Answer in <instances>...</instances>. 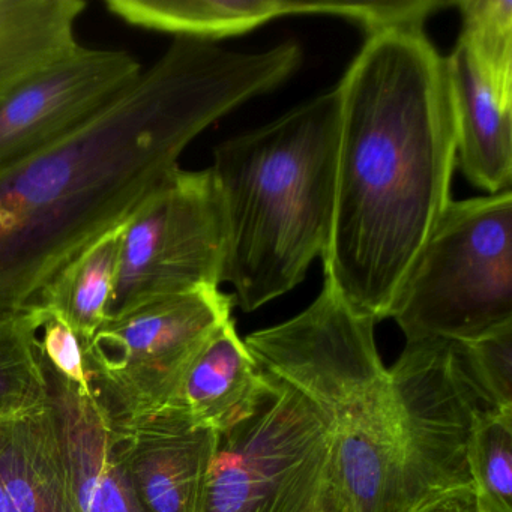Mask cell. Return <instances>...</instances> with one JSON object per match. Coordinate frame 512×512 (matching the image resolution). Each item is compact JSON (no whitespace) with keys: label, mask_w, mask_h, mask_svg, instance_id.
Instances as JSON below:
<instances>
[{"label":"cell","mask_w":512,"mask_h":512,"mask_svg":"<svg viewBox=\"0 0 512 512\" xmlns=\"http://www.w3.org/2000/svg\"><path fill=\"white\" fill-rule=\"evenodd\" d=\"M467 346L497 403L512 410V325L470 341Z\"/></svg>","instance_id":"22"},{"label":"cell","mask_w":512,"mask_h":512,"mask_svg":"<svg viewBox=\"0 0 512 512\" xmlns=\"http://www.w3.org/2000/svg\"><path fill=\"white\" fill-rule=\"evenodd\" d=\"M40 359L65 463L82 512H143L116 454L112 431L88 392L64 379L41 353Z\"/></svg>","instance_id":"13"},{"label":"cell","mask_w":512,"mask_h":512,"mask_svg":"<svg viewBox=\"0 0 512 512\" xmlns=\"http://www.w3.org/2000/svg\"><path fill=\"white\" fill-rule=\"evenodd\" d=\"M470 484L484 512H512V412L481 419L467 451Z\"/></svg>","instance_id":"20"},{"label":"cell","mask_w":512,"mask_h":512,"mask_svg":"<svg viewBox=\"0 0 512 512\" xmlns=\"http://www.w3.org/2000/svg\"><path fill=\"white\" fill-rule=\"evenodd\" d=\"M457 166L488 194L511 190L512 73L481 61L460 40L445 58Z\"/></svg>","instance_id":"12"},{"label":"cell","mask_w":512,"mask_h":512,"mask_svg":"<svg viewBox=\"0 0 512 512\" xmlns=\"http://www.w3.org/2000/svg\"><path fill=\"white\" fill-rule=\"evenodd\" d=\"M220 287L164 296L109 317L83 343L88 394L118 431L166 409L209 338L232 319Z\"/></svg>","instance_id":"7"},{"label":"cell","mask_w":512,"mask_h":512,"mask_svg":"<svg viewBox=\"0 0 512 512\" xmlns=\"http://www.w3.org/2000/svg\"><path fill=\"white\" fill-rule=\"evenodd\" d=\"M374 326L325 280L310 307L244 343L260 370L304 395L331 425L338 476L355 512H395L397 422Z\"/></svg>","instance_id":"4"},{"label":"cell","mask_w":512,"mask_h":512,"mask_svg":"<svg viewBox=\"0 0 512 512\" xmlns=\"http://www.w3.org/2000/svg\"><path fill=\"white\" fill-rule=\"evenodd\" d=\"M389 319L406 341L470 343L512 325V193L449 203Z\"/></svg>","instance_id":"5"},{"label":"cell","mask_w":512,"mask_h":512,"mask_svg":"<svg viewBox=\"0 0 512 512\" xmlns=\"http://www.w3.org/2000/svg\"><path fill=\"white\" fill-rule=\"evenodd\" d=\"M337 89L340 145L325 280L377 323L389 319L452 202L457 145L445 58L421 25L371 32Z\"/></svg>","instance_id":"2"},{"label":"cell","mask_w":512,"mask_h":512,"mask_svg":"<svg viewBox=\"0 0 512 512\" xmlns=\"http://www.w3.org/2000/svg\"><path fill=\"white\" fill-rule=\"evenodd\" d=\"M46 310L40 305L0 311V425L46 406L47 380L38 335Z\"/></svg>","instance_id":"19"},{"label":"cell","mask_w":512,"mask_h":512,"mask_svg":"<svg viewBox=\"0 0 512 512\" xmlns=\"http://www.w3.org/2000/svg\"><path fill=\"white\" fill-rule=\"evenodd\" d=\"M0 512H10L7 493H5L4 482L0 478Z\"/></svg>","instance_id":"26"},{"label":"cell","mask_w":512,"mask_h":512,"mask_svg":"<svg viewBox=\"0 0 512 512\" xmlns=\"http://www.w3.org/2000/svg\"><path fill=\"white\" fill-rule=\"evenodd\" d=\"M0 478L10 512H82L49 398L41 409L0 425Z\"/></svg>","instance_id":"16"},{"label":"cell","mask_w":512,"mask_h":512,"mask_svg":"<svg viewBox=\"0 0 512 512\" xmlns=\"http://www.w3.org/2000/svg\"><path fill=\"white\" fill-rule=\"evenodd\" d=\"M110 431L143 512H200L217 433L172 407Z\"/></svg>","instance_id":"11"},{"label":"cell","mask_w":512,"mask_h":512,"mask_svg":"<svg viewBox=\"0 0 512 512\" xmlns=\"http://www.w3.org/2000/svg\"><path fill=\"white\" fill-rule=\"evenodd\" d=\"M143 68L124 50L79 44L0 92V170L67 139L118 100Z\"/></svg>","instance_id":"10"},{"label":"cell","mask_w":512,"mask_h":512,"mask_svg":"<svg viewBox=\"0 0 512 512\" xmlns=\"http://www.w3.org/2000/svg\"><path fill=\"white\" fill-rule=\"evenodd\" d=\"M224 220L211 169L167 176L122 233L109 317L164 296L220 287Z\"/></svg>","instance_id":"9"},{"label":"cell","mask_w":512,"mask_h":512,"mask_svg":"<svg viewBox=\"0 0 512 512\" xmlns=\"http://www.w3.org/2000/svg\"><path fill=\"white\" fill-rule=\"evenodd\" d=\"M295 47L260 53L175 38L106 110L0 170V311L37 307L44 287L121 226L218 119L298 71Z\"/></svg>","instance_id":"1"},{"label":"cell","mask_w":512,"mask_h":512,"mask_svg":"<svg viewBox=\"0 0 512 512\" xmlns=\"http://www.w3.org/2000/svg\"><path fill=\"white\" fill-rule=\"evenodd\" d=\"M125 223L83 248L44 287L38 299L40 307L64 320L83 343L94 337L109 316Z\"/></svg>","instance_id":"18"},{"label":"cell","mask_w":512,"mask_h":512,"mask_svg":"<svg viewBox=\"0 0 512 512\" xmlns=\"http://www.w3.org/2000/svg\"><path fill=\"white\" fill-rule=\"evenodd\" d=\"M85 0H0V92L79 46Z\"/></svg>","instance_id":"17"},{"label":"cell","mask_w":512,"mask_h":512,"mask_svg":"<svg viewBox=\"0 0 512 512\" xmlns=\"http://www.w3.org/2000/svg\"><path fill=\"white\" fill-rule=\"evenodd\" d=\"M104 7L133 28L211 43L253 31L278 17L328 14L353 20L356 16L355 2L107 0Z\"/></svg>","instance_id":"14"},{"label":"cell","mask_w":512,"mask_h":512,"mask_svg":"<svg viewBox=\"0 0 512 512\" xmlns=\"http://www.w3.org/2000/svg\"><path fill=\"white\" fill-rule=\"evenodd\" d=\"M263 391L265 373L239 337L235 320L229 319L200 350L167 407L223 434L253 415Z\"/></svg>","instance_id":"15"},{"label":"cell","mask_w":512,"mask_h":512,"mask_svg":"<svg viewBox=\"0 0 512 512\" xmlns=\"http://www.w3.org/2000/svg\"><path fill=\"white\" fill-rule=\"evenodd\" d=\"M413 512H484L476 502L472 485L448 491Z\"/></svg>","instance_id":"24"},{"label":"cell","mask_w":512,"mask_h":512,"mask_svg":"<svg viewBox=\"0 0 512 512\" xmlns=\"http://www.w3.org/2000/svg\"><path fill=\"white\" fill-rule=\"evenodd\" d=\"M398 439L395 512H413L470 484L467 451L481 419L503 409L467 343L406 341L388 368Z\"/></svg>","instance_id":"6"},{"label":"cell","mask_w":512,"mask_h":512,"mask_svg":"<svg viewBox=\"0 0 512 512\" xmlns=\"http://www.w3.org/2000/svg\"><path fill=\"white\" fill-rule=\"evenodd\" d=\"M304 512H355L341 484L338 467L316 500Z\"/></svg>","instance_id":"25"},{"label":"cell","mask_w":512,"mask_h":512,"mask_svg":"<svg viewBox=\"0 0 512 512\" xmlns=\"http://www.w3.org/2000/svg\"><path fill=\"white\" fill-rule=\"evenodd\" d=\"M341 106L338 89L220 143L209 167L223 208L221 283L245 313L304 281L331 235Z\"/></svg>","instance_id":"3"},{"label":"cell","mask_w":512,"mask_h":512,"mask_svg":"<svg viewBox=\"0 0 512 512\" xmlns=\"http://www.w3.org/2000/svg\"><path fill=\"white\" fill-rule=\"evenodd\" d=\"M38 346L43 358L55 371L77 388L88 392L83 341L64 320L49 310H46V317L38 335Z\"/></svg>","instance_id":"23"},{"label":"cell","mask_w":512,"mask_h":512,"mask_svg":"<svg viewBox=\"0 0 512 512\" xmlns=\"http://www.w3.org/2000/svg\"><path fill=\"white\" fill-rule=\"evenodd\" d=\"M335 470L329 422L304 395L265 373L253 415L218 434L200 512H304Z\"/></svg>","instance_id":"8"},{"label":"cell","mask_w":512,"mask_h":512,"mask_svg":"<svg viewBox=\"0 0 512 512\" xmlns=\"http://www.w3.org/2000/svg\"><path fill=\"white\" fill-rule=\"evenodd\" d=\"M461 43L496 70L512 73V0H460Z\"/></svg>","instance_id":"21"}]
</instances>
